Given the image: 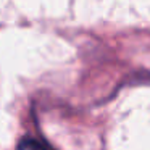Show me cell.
I'll return each mask as SVG.
<instances>
[{
	"label": "cell",
	"instance_id": "obj_1",
	"mask_svg": "<svg viewBox=\"0 0 150 150\" xmlns=\"http://www.w3.org/2000/svg\"><path fill=\"white\" fill-rule=\"evenodd\" d=\"M18 150H45V149H44V145H42L40 142H37L36 139H31V137H28V139H23V140L20 142Z\"/></svg>",
	"mask_w": 150,
	"mask_h": 150
}]
</instances>
